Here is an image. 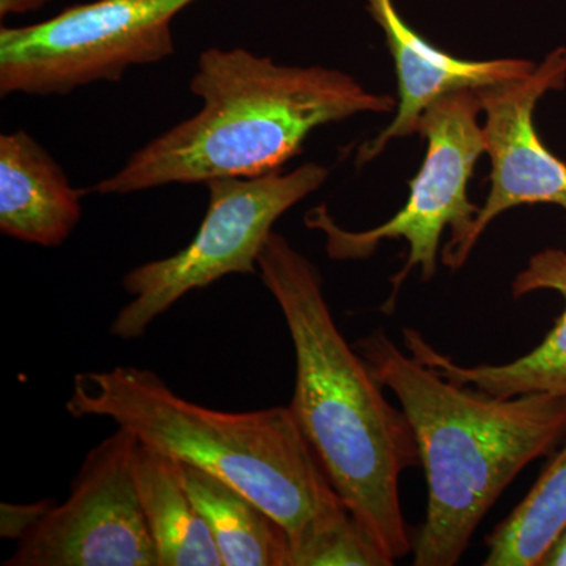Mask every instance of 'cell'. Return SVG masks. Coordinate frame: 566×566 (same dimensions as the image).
I'll list each match as a JSON object with an SVG mask.
<instances>
[{
  "mask_svg": "<svg viewBox=\"0 0 566 566\" xmlns=\"http://www.w3.org/2000/svg\"><path fill=\"white\" fill-rule=\"evenodd\" d=\"M256 273L292 337L297 424L356 523L394 565L412 547L400 502L401 475L420 463L411 424L345 340L307 256L273 232Z\"/></svg>",
  "mask_w": 566,
  "mask_h": 566,
  "instance_id": "6da1fadb",
  "label": "cell"
},
{
  "mask_svg": "<svg viewBox=\"0 0 566 566\" xmlns=\"http://www.w3.org/2000/svg\"><path fill=\"white\" fill-rule=\"evenodd\" d=\"M66 411L112 420L237 488L281 524L293 566H307L331 535L354 521L290 406L218 411L175 394L147 368L114 367L74 376Z\"/></svg>",
  "mask_w": 566,
  "mask_h": 566,
  "instance_id": "7a4b0ae2",
  "label": "cell"
},
{
  "mask_svg": "<svg viewBox=\"0 0 566 566\" xmlns=\"http://www.w3.org/2000/svg\"><path fill=\"white\" fill-rule=\"evenodd\" d=\"M191 92L202 109L133 153L93 192L126 196L275 172L319 126L395 107L392 96L368 92L344 71L281 65L243 48L203 51Z\"/></svg>",
  "mask_w": 566,
  "mask_h": 566,
  "instance_id": "3957f363",
  "label": "cell"
},
{
  "mask_svg": "<svg viewBox=\"0 0 566 566\" xmlns=\"http://www.w3.org/2000/svg\"><path fill=\"white\" fill-rule=\"evenodd\" d=\"M356 349L400 401L424 468L427 515L415 565H455L506 486L565 433L566 397L479 392L420 363L382 331Z\"/></svg>",
  "mask_w": 566,
  "mask_h": 566,
  "instance_id": "277c9868",
  "label": "cell"
},
{
  "mask_svg": "<svg viewBox=\"0 0 566 566\" xmlns=\"http://www.w3.org/2000/svg\"><path fill=\"white\" fill-rule=\"evenodd\" d=\"M480 112L476 91L449 93L423 112L417 133L427 139V156L409 182L408 202L389 221L365 232H348L324 207L307 214V226L326 234L331 259H368L385 240L401 238L408 243V260L392 277L385 312L394 311L401 285L416 268L424 282L438 273L439 243L447 229L450 240L442 251L446 266L460 270L471 255L469 240L480 208L469 202L468 182L485 153Z\"/></svg>",
  "mask_w": 566,
  "mask_h": 566,
  "instance_id": "5b68a950",
  "label": "cell"
},
{
  "mask_svg": "<svg viewBox=\"0 0 566 566\" xmlns=\"http://www.w3.org/2000/svg\"><path fill=\"white\" fill-rule=\"evenodd\" d=\"M327 169L304 164L289 174L216 178L205 182L208 208L191 243L166 259L134 268L123 277L132 296L111 324V334L134 340L193 290L230 274H255L274 223L326 181Z\"/></svg>",
  "mask_w": 566,
  "mask_h": 566,
  "instance_id": "8992f818",
  "label": "cell"
},
{
  "mask_svg": "<svg viewBox=\"0 0 566 566\" xmlns=\"http://www.w3.org/2000/svg\"><path fill=\"white\" fill-rule=\"evenodd\" d=\"M197 0H93L0 31V95H66L122 81L175 52L172 22Z\"/></svg>",
  "mask_w": 566,
  "mask_h": 566,
  "instance_id": "52a82bcc",
  "label": "cell"
},
{
  "mask_svg": "<svg viewBox=\"0 0 566 566\" xmlns=\"http://www.w3.org/2000/svg\"><path fill=\"white\" fill-rule=\"evenodd\" d=\"M137 444L118 428L93 447L66 501L18 539L3 566H159L134 482Z\"/></svg>",
  "mask_w": 566,
  "mask_h": 566,
  "instance_id": "ba28073f",
  "label": "cell"
},
{
  "mask_svg": "<svg viewBox=\"0 0 566 566\" xmlns=\"http://www.w3.org/2000/svg\"><path fill=\"white\" fill-rule=\"evenodd\" d=\"M566 84V50L557 48L521 80L476 91L485 151L491 158V189L472 226L469 248L502 212L521 205L553 203L566 211V164L547 150L534 125L536 104Z\"/></svg>",
  "mask_w": 566,
  "mask_h": 566,
  "instance_id": "9c48e42d",
  "label": "cell"
},
{
  "mask_svg": "<svg viewBox=\"0 0 566 566\" xmlns=\"http://www.w3.org/2000/svg\"><path fill=\"white\" fill-rule=\"evenodd\" d=\"M368 13L386 36L398 80V109L389 125L359 150V164L374 161L397 137L411 136L423 112L449 93L526 77L535 63L524 59L465 61L438 50L411 28L394 0H365Z\"/></svg>",
  "mask_w": 566,
  "mask_h": 566,
  "instance_id": "30bf717a",
  "label": "cell"
},
{
  "mask_svg": "<svg viewBox=\"0 0 566 566\" xmlns=\"http://www.w3.org/2000/svg\"><path fill=\"white\" fill-rule=\"evenodd\" d=\"M566 253L545 251L535 255L515 283L513 294L554 290L564 296L565 311L545 340L531 353L506 364L461 365L424 340L415 329L403 331L405 349L446 378L493 397L512 398L528 394L566 397Z\"/></svg>",
  "mask_w": 566,
  "mask_h": 566,
  "instance_id": "8fae6325",
  "label": "cell"
},
{
  "mask_svg": "<svg viewBox=\"0 0 566 566\" xmlns=\"http://www.w3.org/2000/svg\"><path fill=\"white\" fill-rule=\"evenodd\" d=\"M81 192L31 134L0 136V232L57 248L81 221Z\"/></svg>",
  "mask_w": 566,
  "mask_h": 566,
  "instance_id": "7c38bea8",
  "label": "cell"
},
{
  "mask_svg": "<svg viewBox=\"0 0 566 566\" xmlns=\"http://www.w3.org/2000/svg\"><path fill=\"white\" fill-rule=\"evenodd\" d=\"M133 474L159 566H222L210 527L186 488L181 461L139 441Z\"/></svg>",
  "mask_w": 566,
  "mask_h": 566,
  "instance_id": "4fadbf2b",
  "label": "cell"
},
{
  "mask_svg": "<svg viewBox=\"0 0 566 566\" xmlns=\"http://www.w3.org/2000/svg\"><path fill=\"white\" fill-rule=\"evenodd\" d=\"M189 495L210 527L222 566H293L289 535L273 516L218 476L182 463Z\"/></svg>",
  "mask_w": 566,
  "mask_h": 566,
  "instance_id": "5bb4252c",
  "label": "cell"
},
{
  "mask_svg": "<svg viewBox=\"0 0 566 566\" xmlns=\"http://www.w3.org/2000/svg\"><path fill=\"white\" fill-rule=\"evenodd\" d=\"M566 527V442L521 504L488 536L486 566H539Z\"/></svg>",
  "mask_w": 566,
  "mask_h": 566,
  "instance_id": "9a60e30c",
  "label": "cell"
},
{
  "mask_svg": "<svg viewBox=\"0 0 566 566\" xmlns=\"http://www.w3.org/2000/svg\"><path fill=\"white\" fill-rule=\"evenodd\" d=\"M52 506L51 501L32 505L2 504V538L20 539Z\"/></svg>",
  "mask_w": 566,
  "mask_h": 566,
  "instance_id": "2e32d148",
  "label": "cell"
},
{
  "mask_svg": "<svg viewBox=\"0 0 566 566\" xmlns=\"http://www.w3.org/2000/svg\"><path fill=\"white\" fill-rule=\"evenodd\" d=\"M52 0H0V18L25 14L43 9Z\"/></svg>",
  "mask_w": 566,
  "mask_h": 566,
  "instance_id": "e0dca14e",
  "label": "cell"
},
{
  "mask_svg": "<svg viewBox=\"0 0 566 566\" xmlns=\"http://www.w3.org/2000/svg\"><path fill=\"white\" fill-rule=\"evenodd\" d=\"M539 566H566V527L551 549L547 551L545 558Z\"/></svg>",
  "mask_w": 566,
  "mask_h": 566,
  "instance_id": "ac0fdd59",
  "label": "cell"
},
{
  "mask_svg": "<svg viewBox=\"0 0 566 566\" xmlns=\"http://www.w3.org/2000/svg\"><path fill=\"white\" fill-rule=\"evenodd\" d=\"M565 259H566V255H565Z\"/></svg>",
  "mask_w": 566,
  "mask_h": 566,
  "instance_id": "d6986e66",
  "label": "cell"
}]
</instances>
